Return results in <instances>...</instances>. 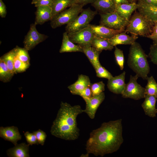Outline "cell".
<instances>
[{"label":"cell","mask_w":157,"mask_h":157,"mask_svg":"<svg viewBox=\"0 0 157 157\" xmlns=\"http://www.w3.org/2000/svg\"><path fill=\"white\" fill-rule=\"evenodd\" d=\"M122 121L120 119L104 122L93 130L85 145L87 153L103 157L117 151L124 141Z\"/></svg>","instance_id":"6da1fadb"},{"label":"cell","mask_w":157,"mask_h":157,"mask_svg":"<svg viewBox=\"0 0 157 157\" xmlns=\"http://www.w3.org/2000/svg\"><path fill=\"white\" fill-rule=\"evenodd\" d=\"M81 106H72L62 101L57 116L53 122L50 132L54 136L67 140L77 139L79 135V129L77 126L76 118L84 112Z\"/></svg>","instance_id":"7a4b0ae2"},{"label":"cell","mask_w":157,"mask_h":157,"mask_svg":"<svg viewBox=\"0 0 157 157\" xmlns=\"http://www.w3.org/2000/svg\"><path fill=\"white\" fill-rule=\"evenodd\" d=\"M148 57L139 43L135 41L131 45L127 61L128 65L139 77L144 80L147 79L150 72Z\"/></svg>","instance_id":"3957f363"},{"label":"cell","mask_w":157,"mask_h":157,"mask_svg":"<svg viewBox=\"0 0 157 157\" xmlns=\"http://www.w3.org/2000/svg\"><path fill=\"white\" fill-rule=\"evenodd\" d=\"M154 23L135 11L131 16L125 31L132 35L147 37L151 33Z\"/></svg>","instance_id":"277c9868"},{"label":"cell","mask_w":157,"mask_h":157,"mask_svg":"<svg viewBox=\"0 0 157 157\" xmlns=\"http://www.w3.org/2000/svg\"><path fill=\"white\" fill-rule=\"evenodd\" d=\"M84 6L81 4L75 3L56 15L51 20V27L55 28L70 23L81 13Z\"/></svg>","instance_id":"5b68a950"},{"label":"cell","mask_w":157,"mask_h":157,"mask_svg":"<svg viewBox=\"0 0 157 157\" xmlns=\"http://www.w3.org/2000/svg\"><path fill=\"white\" fill-rule=\"evenodd\" d=\"M97 11L92 10L89 8L83 9L79 15L73 21L67 25L66 31L67 33L76 32L88 26L95 15Z\"/></svg>","instance_id":"8992f818"},{"label":"cell","mask_w":157,"mask_h":157,"mask_svg":"<svg viewBox=\"0 0 157 157\" xmlns=\"http://www.w3.org/2000/svg\"><path fill=\"white\" fill-rule=\"evenodd\" d=\"M139 77L135 74L131 75L129 82L126 84L124 90L121 94L124 98L138 100L144 98L146 94L145 88L137 82Z\"/></svg>","instance_id":"52a82bcc"},{"label":"cell","mask_w":157,"mask_h":157,"mask_svg":"<svg viewBox=\"0 0 157 157\" xmlns=\"http://www.w3.org/2000/svg\"><path fill=\"white\" fill-rule=\"evenodd\" d=\"M100 25L117 30H125L129 21L121 17L115 11L110 13H99Z\"/></svg>","instance_id":"ba28073f"},{"label":"cell","mask_w":157,"mask_h":157,"mask_svg":"<svg viewBox=\"0 0 157 157\" xmlns=\"http://www.w3.org/2000/svg\"><path fill=\"white\" fill-rule=\"evenodd\" d=\"M67 35L72 42L78 44L81 47L91 45L92 41L94 36L90 24L78 31L67 33Z\"/></svg>","instance_id":"9c48e42d"},{"label":"cell","mask_w":157,"mask_h":157,"mask_svg":"<svg viewBox=\"0 0 157 157\" xmlns=\"http://www.w3.org/2000/svg\"><path fill=\"white\" fill-rule=\"evenodd\" d=\"M36 25L34 23L31 25L24 40V48L28 51L32 50L48 37L47 35L39 33L36 28Z\"/></svg>","instance_id":"30bf717a"},{"label":"cell","mask_w":157,"mask_h":157,"mask_svg":"<svg viewBox=\"0 0 157 157\" xmlns=\"http://www.w3.org/2000/svg\"><path fill=\"white\" fill-rule=\"evenodd\" d=\"M105 98L104 92L89 98H83L86 103V107L84 112L86 113L91 119H93L96 111Z\"/></svg>","instance_id":"8fae6325"},{"label":"cell","mask_w":157,"mask_h":157,"mask_svg":"<svg viewBox=\"0 0 157 157\" xmlns=\"http://www.w3.org/2000/svg\"><path fill=\"white\" fill-rule=\"evenodd\" d=\"M126 73L124 71L119 75L108 79L107 86L109 91L115 94H122L126 84L125 82Z\"/></svg>","instance_id":"7c38bea8"},{"label":"cell","mask_w":157,"mask_h":157,"mask_svg":"<svg viewBox=\"0 0 157 157\" xmlns=\"http://www.w3.org/2000/svg\"><path fill=\"white\" fill-rule=\"evenodd\" d=\"M0 137L5 140L12 142L15 145L17 144V142L22 138L18 128L14 126L1 127Z\"/></svg>","instance_id":"4fadbf2b"},{"label":"cell","mask_w":157,"mask_h":157,"mask_svg":"<svg viewBox=\"0 0 157 157\" xmlns=\"http://www.w3.org/2000/svg\"><path fill=\"white\" fill-rule=\"evenodd\" d=\"M138 11L153 22L157 21V6L148 4L143 0H138Z\"/></svg>","instance_id":"5bb4252c"},{"label":"cell","mask_w":157,"mask_h":157,"mask_svg":"<svg viewBox=\"0 0 157 157\" xmlns=\"http://www.w3.org/2000/svg\"><path fill=\"white\" fill-rule=\"evenodd\" d=\"M90 25L94 36L105 39H109L118 33L125 31V30H115L100 24Z\"/></svg>","instance_id":"9a60e30c"},{"label":"cell","mask_w":157,"mask_h":157,"mask_svg":"<svg viewBox=\"0 0 157 157\" xmlns=\"http://www.w3.org/2000/svg\"><path fill=\"white\" fill-rule=\"evenodd\" d=\"M91 83L89 77L83 74L79 75L77 80L68 87L71 93L74 95H79L80 92Z\"/></svg>","instance_id":"2e32d148"},{"label":"cell","mask_w":157,"mask_h":157,"mask_svg":"<svg viewBox=\"0 0 157 157\" xmlns=\"http://www.w3.org/2000/svg\"><path fill=\"white\" fill-rule=\"evenodd\" d=\"M138 38L137 35H128L125 31L118 33L108 40L113 46L115 47L119 44L131 45L135 42Z\"/></svg>","instance_id":"e0dca14e"},{"label":"cell","mask_w":157,"mask_h":157,"mask_svg":"<svg viewBox=\"0 0 157 157\" xmlns=\"http://www.w3.org/2000/svg\"><path fill=\"white\" fill-rule=\"evenodd\" d=\"M52 10L50 6H40L37 7L35 13V19L34 23L36 25H42L52 19Z\"/></svg>","instance_id":"ac0fdd59"},{"label":"cell","mask_w":157,"mask_h":157,"mask_svg":"<svg viewBox=\"0 0 157 157\" xmlns=\"http://www.w3.org/2000/svg\"><path fill=\"white\" fill-rule=\"evenodd\" d=\"M144 99L141 106L145 114L151 117H156L157 113L156 107L157 98L154 96L146 94Z\"/></svg>","instance_id":"d6986e66"},{"label":"cell","mask_w":157,"mask_h":157,"mask_svg":"<svg viewBox=\"0 0 157 157\" xmlns=\"http://www.w3.org/2000/svg\"><path fill=\"white\" fill-rule=\"evenodd\" d=\"M92 5L99 13H106L115 11L116 4L114 0H96Z\"/></svg>","instance_id":"ffe728a7"},{"label":"cell","mask_w":157,"mask_h":157,"mask_svg":"<svg viewBox=\"0 0 157 157\" xmlns=\"http://www.w3.org/2000/svg\"><path fill=\"white\" fill-rule=\"evenodd\" d=\"M137 8V3L117 4L115 11L121 17L129 21L132 14Z\"/></svg>","instance_id":"44dd1931"},{"label":"cell","mask_w":157,"mask_h":157,"mask_svg":"<svg viewBox=\"0 0 157 157\" xmlns=\"http://www.w3.org/2000/svg\"><path fill=\"white\" fill-rule=\"evenodd\" d=\"M83 52L86 56L90 62L95 69L101 65L99 61V56L102 52L99 51L91 45L81 47Z\"/></svg>","instance_id":"7402d4cb"},{"label":"cell","mask_w":157,"mask_h":157,"mask_svg":"<svg viewBox=\"0 0 157 157\" xmlns=\"http://www.w3.org/2000/svg\"><path fill=\"white\" fill-rule=\"evenodd\" d=\"M77 3V0H52L50 6L52 10V18L67 8Z\"/></svg>","instance_id":"603a6c76"},{"label":"cell","mask_w":157,"mask_h":157,"mask_svg":"<svg viewBox=\"0 0 157 157\" xmlns=\"http://www.w3.org/2000/svg\"><path fill=\"white\" fill-rule=\"evenodd\" d=\"M30 145L25 143L17 144L13 148L8 149L7 154L10 157H29V147Z\"/></svg>","instance_id":"cb8c5ba5"},{"label":"cell","mask_w":157,"mask_h":157,"mask_svg":"<svg viewBox=\"0 0 157 157\" xmlns=\"http://www.w3.org/2000/svg\"><path fill=\"white\" fill-rule=\"evenodd\" d=\"M83 52L81 47L76 45L69 39L66 31L63 34L62 44L59 50L60 53L68 52Z\"/></svg>","instance_id":"d4e9b609"},{"label":"cell","mask_w":157,"mask_h":157,"mask_svg":"<svg viewBox=\"0 0 157 157\" xmlns=\"http://www.w3.org/2000/svg\"><path fill=\"white\" fill-rule=\"evenodd\" d=\"M91 46L99 51L103 50L111 51L113 46L108 39L97 37L94 35L92 41Z\"/></svg>","instance_id":"484cf974"},{"label":"cell","mask_w":157,"mask_h":157,"mask_svg":"<svg viewBox=\"0 0 157 157\" xmlns=\"http://www.w3.org/2000/svg\"><path fill=\"white\" fill-rule=\"evenodd\" d=\"M16 56V51L15 48L1 57L4 61L9 70L13 75L15 74L14 61Z\"/></svg>","instance_id":"4316f807"},{"label":"cell","mask_w":157,"mask_h":157,"mask_svg":"<svg viewBox=\"0 0 157 157\" xmlns=\"http://www.w3.org/2000/svg\"><path fill=\"white\" fill-rule=\"evenodd\" d=\"M13 75L9 70L6 63L1 58H0V79L6 82L10 81Z\"/></svg>","instance_id":"83f0119b"},{"label":"cell","mask_w":157,"mask_h":157,"mask_svg":"<svg viewBox=\"0 0 157 157\" xmlns=\"http://www.w3.org/2000/svg\"><path fill=\"white\" fill-rule=\"evenodd\" d=\"M147 83L145 86L146 95L154 96L157 98V83L152 76L148 77Z\"/></svg>","instance_id":"f1b7e54d"},{"label":"cell","mask_w":157,"mask_h":157,"mask_svg":"<svg viewBox=\"0 0 157 157\" xmlns=\"http://www.w3.org/2000/svg\"><path fill=\"white\" fill-rule=\"evenodd\" d=\"M15 49L17 57L22 61L30 64V58L28 51L24 48H22L18 46H17Z\"/></svg>","instance_id":"f546056e"},{"label":"cell","mask_w":157,"mask_h":157,"mask_svg":"<svg viewBox=\"0 0 157 157\" xmlns=\"http://www.w3.org/2000/svg\"><path fill=\"white\" fill-rule=\"evenodd\" d=\"M30 64L25 63L20 60L16 56L14 61V69L15 74L23 72L29 67Z\"/></svg>","instance_id":"4dcf8cb0"},{"label":"cell","mask_w":157,"mask_h":157,"mask_svg":"<svg viewBox=\"0 0 157 157\" xmlns=\"http://www.w3.org/2000/svg\"><path fill=\"white\" fill-rule=\"evenodd\" d=\"M114 54L117 64L119 66L120 69L122 70L124 68V57L122 50L119 49L116 46H115Z\"/></svg>","instance_id":"1f68e13d"},{"label":"cell","mask_w":157,"mask_h":157,"mask_svg":"<svg viewBox=\"0 0 157 157\" xmlns=\"http://www.w3.org/2000/svg\"><path fill=\"white\" fill-rule=\"evenodd\" d=\"M105 84L102 81L93 84H91L90 87L92 92V96L98 95L104 92L105 90Z\"/></svg>","instance_id":"d6a6232c"},{"label":"cell","mask_w":157,"mask_h":157,"mask_svg":"<svg viewBox=\"0 0 157 157\" xmlns=\"http://www.w3.org/2000/svg\"><path fill=\"white\" fill-rule=\"evenodd\" d=\"M97 76L99 78H104L108 80L113 77L112 74L101 65L95 69Z\"/></svg>","instance_id":"836d02e7"},{"label":"cell","mask_w":157,"mask_h":157,"mask_svg":"<svg viewBox=\"0 0 157 157\" xmlns=\"http://www.w3.org/2000/svg\"><path fill=\"white\" fill-rule=\"evenodd\" d=\"M148 56L151 61L157 65V44L153 43L151 45Z\"/></svg>","instance_id":"e575fe53"},{"label":"cell","mask_w":157,"mask_h":157,"mask_svg":"<svg viewBox=\"0 0 157 157\" xmlns=\"http://www.w3.org/2000/svg\"><path fill=\"white\" fill-rule=\"evenodd\" d=\"M33 133L35 135L39 144L43 145L47 137L46 133L40 129L33 131Z\"/></svg>","instance_id":"d590c367"},{"label":"cell","mask_w":157,"mask_h":157,"mask_svg":"<svg viewBox=\"0 0 157 157\" xmlns=\"http://www.w3.org/2000/svg\"><path fill=\"white\" fill-rule=\"evenodd\" d=\"M24 135L26 141L30 145L39 144L36 135L33 133H31L28 131H26L24 133Z\"/></svg>","instance_id":"8d00e7d4"},{"label":"cell","mask_w":157,"mask_h":157,"mask_svg":"<svg viewBox=\"0 0 157 157\" xmlns=\"http://www.w3.org/2000/svg\"><path fill=\"white\" fill-rule=\"evenodd\" d=\"M154 22L151 33L147 38L151 39L153 44H157V21Z\"/></svg>","instance_id":"74e56055"},{"label":"cell","mask_w":157,"mask_h":157,"mask_svg":"<svg viewBox=\"0 0 157 157\" xmlns=\"http://www.w3.org/2000/svg\"><path fill=\"white\" fill-rule=\"evenodd\" d=\"M79 95L81 97L83 98H89L92 97V92L90 86L82 90Z\"/></svg>","instance_id":"f35d334b"},{"label":"cell","mask_w":157,"mask_h":157,"mask_svg":"<svg viewBox=\"0 0 157 157\" xmlns=\"http://www.w3.org/2000/svg\"><path fill=\"white\" fill-rule=\"evenodd\" d=\"M52 1V0H39L34 4L35 6L36 7L40 6H50Z\"/></svg>","instance_id":"ab89813d"},{"label":"cell","mask_w":157,"mask_h":157,"mask_svg":"<svg viewBox=\"0 0 157 157\" xmlns=\"http://www.w3.org/2000/svg\"><path fill=\"white\" fill-rule=\"evenodd\" d=\"M6 14V6L2 0H0V16L2 18H4Z\"/></svg>","instance_id":"60d3db41"},{"label":"cell","mask_w":157,"mask_h":157,"mask_svg":"<svg viewBox=\"0 0 157 157\" xmlns=\"http://www.w3.org/2000/svg\"><path fill=\"white\" fill-rule=\"evenodd\" d=\"M96 0H77L78 3L83 5L84 6L88 3H92Z\"/></svg>","instance_id":"b9f144b4"},{"label":"cell","mask_w":157,"mask_h":157,"mask_svg":"<svg viewBox=\"0 0 157 157\" xmlns=\"http://www.w3.org/2000/svg\"><path fill=\"white\" fill-rule=\"evenodd\" d=\"M146 3L157 6V0H143Z\"/></svg>","instance_id":"7bdbcfd3"},{"label":"cell","mask_w":157,"mask_h":157,"mask_svg":"<svg viewBox=\"0 0 157 157\" xmlns=\"http://www.w3.org/2000/svg\"><path fill=\"white\" fill-rule=\"evenodd\" d=\"M114 1L116 5L130 3L127 0H114Z\"/></svg>","instance_id":"ee69618b"},{"label":"cell","mask_w":157,"mask_h":157,"mask_svg":"<svg viewBox=\"0 0 157 157\" xmlns=\"http://www.w3.org/2000/svg\"><path fill=\"white\" fill-rule=\"evenodd\" d=\"M130 3H136L138 0H127Z\"/></svg>","instance_id":"f6af8a7d"},{"label":"cell","mask_w":157,"mask_h":157,"mask_svg":"<svg viewBox=\"0 0 157 157\" xmlns=\"http://www.w3.org/2000/svg\"><path fill=\"white\" fill-rule=\"evenodd\" d=\"M89 154H88V153H86L85 154H82L81 156V157H88Z\"/></svg>","instance_id":"bcb514c9"},{"label":"cell","mask_w":157,"mask_h":157,"mask_svg":"<svg viewBox=\"0 0 157 157\" xmlns=\"http://www.w3.org/2000/svg\"><path fill=\"white\" fill-rule=\"evenodd\" d=\"M39 0H32L31 4H34L35 3L38 1Z\"/></svg>","instance_id":"7dc6e473"},{"label":"cell","mask_w":157,"mask_h":157,"mask_svg":"<svg viewBox=\"0 0 157 157\" xmlns=\"http://www.w3.org/2000/svg\"></svg>","instance_id":"c3c4849f"},{"label":"cell","mask_w":157,"mask_h":157,"mask_svg":"<svg viewBox=\"0 0 157 157\" xmlns=\"http://www.w3.org/2000/svg\"></svg>","instance_id":"681fc988"}]
</instances>
